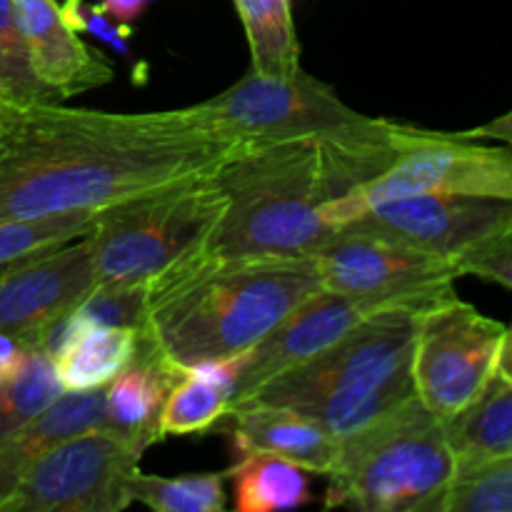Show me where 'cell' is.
I'll return each instance as SVG.
<instances>
[{"label":"cell","mask_w":512,"mask_h":512,"mask_svg":"<svg viewBox=\"0 0 512 512\" xmlns=\"http://www.w3.org/2000/svg\"><path fill=\"white\" fill-rule=\"evenodd\" d=\"M38 103H63L55 90L40 83L30 68L28 48L15 18L13 0H0V105L25 108Z\"/></svg>","instance_id":"obj_25"},{"label":"cell","mask_w":512,"mask_h":512,"mask_svg":"<svg viewBox=\"0 0 512 512\" xmlns=\"http://www.w3.org/2000/svg\"><path fill=\"white\" fill-rule=\"evenodd\" d=\"M233 423V443L240 453H270L303 470L328 478L340 455V438L325 425L283 405L245 403L225 413Z\"/></svg>","instance_id":"obj_17"},{"label":"cell","mask_w":512,"mask_h":512,"mask_svg":"<svg viewBox=\"0 0 512 512\" xmlns=\"http://www.w3.org/2000/svg\"><path fill=\"white\" fill-rule=\"evenodd\" d=\"M228 413V395L210 380L185 368L165 398L160 430L163 435H193L213 428Z\"/></svg>","instance_id":"obj_26"},{"label":"cell","mask_w":512,"mask_h":512,"mask_svg":"<svg viewBox=\"0 0 512 512\" xmlns=\"http://www.w3.org/2000/svg\"><path fill=\"white\" fill-rule=\"evenodd\" d=\"M238 143L190 105L158 113L0 105V223L95 213L200 178Z\"/></svg>","instance_id":"obj_1"},{"label":"cell","mask_w":512,"mask_h":512,"mask_svg":"<svg viewBox=\"0 0 512 512\" xmlns=\"http://www.w3.org/2000/svg\"><path fill=\"white\" fill-rule=\"evenodd\" d=\"M238 512H278L303 508L313 500L308 470L270 453H243L228 470Z\"/></svg>","instance_id":"obj_21"},{"label":"cell","mask_w":512,"mask_h":512,"mask_svg":"<svg viewBox=\"0 0 512 512\" xmlns=\"http://www.w3.org/2000/svg\"><path fill=\"white\" fill-rule=\"evenodd\" d=\"M148 3H153V0H148Z\"/></svg>","instance_id":"obj_35"},{"label":"cell","mask_w":512,"mask_h":512,"mask_svg":"<svg viewBox=\"0 0 512 512\" xmlns=\"http://www.w3.org/2000/svg\"><path fill=\"white\" fill-rule=\"evenodd\" d=\"M458 470L512 455V380L490 378L483 393L445 420Z\"/></svg>","instance_id":"obj_19"},{"label":"cell","mask_w":512,"mask_h":512,"mask_svg":"<svg viewBox=\"0 0 512 512\" xmlns=\"http://www.w3.org/2000/svg\"><path fill=\"white\" fill-rule=\"evenodd\" d=\"M398 303H410V300L363 298V295L318 288L248 350V363L235 385L228 410L245 405L260 388L313 360L370 315Z\"/></svg>","instance_id":"obj_13"},{"label":"cell","mask_w":512,"mask_h":512,"mask_svg":"<svg viewBox=\"0 0 512 512\" xmlns=\"http://www.w3.org/2000/svg\"><path fill=\"white\" fill-rule=\"evenodd\" d=\"M338 230L375 235L440 258L458 260L512 233V200L420 193L385 200Z\"/></svg>","instance_id":"obj_12"},{"label":"cell","mask_w":512,"mask_h":512,"mask_svg":"<svg viewBox=\"0 0 512 512\" xmlns=\"http://www.w3.org/2000/svg\"><path fill=\"white\" fill-rule=\"evenodd\" d=\"M458 135H463V138H470V140H500V143H505L508 148H512V110L510 113L488 120V123L478 125V128L463 130V133Z\"/></svg>","instance_id":"obj_32"},{"label":"cell","mask_w":512,"mask_h":512,"mask_svg":"<svg viewBox=\"0 0 512 512\" xmlns=\"http://www.w3.org/2000/svg\"><path fill=\"white\" fill-rule=\"evenodd\" d=\"M185 373L150 333L138 335L125 368L103 388V418L98 430L123 440L138 453L165 438L160 430L165 398Z\"/></svg>","instance_id":"obj_15"},{"label":"cell","mask_w":512,"mask_h":512,"mask_svg":"<svg viewBox=\"0 0 512 512\" xmlns=\"http://www.w3.org/2000/svg\"><path fill=\"white\" fill-rule=\"evenodd\" d=\"M250 45L253 73L290 78L300 70V43L290 0H233Z\"/></svg>","instance_id":"obj_22"},{"label":"cell","mask_w":512,"mask_h":512,"mask_svg":"<svg viewBox=\"0 0 512 512\" xmlns=\"http://www.w3.org/2000/svg\"><path fill=\"white\" fill-rule=\"evenodd\" d=\"M225 208L208 173L95 210L88 238L98 285L153 280L200 253Z\"/></svg>","instance_id":"obj_6"},{"label":"cell","mask_w":512,"mask_h":512,"mask_svg":"<svg viewBox=\"0 0 512 512\" xmlns=\"http://www.w3.org/2000/svg\"><path fill=\"white\" fill-rule=\"evenodd\" d=\"M13 8L30 68L60 100L100 88L115 78L113 65L65 23L58 0H13Z\"/></svg>","instance_id":"obj_16"},{"label":"cell","mask_w":512,"mask_h":512,"mask_svg":"<svg viewBox=\"0 0 512 512\" xmlns=\"http://www.w3.org/2000/svg\"><path fill=\"white\" fill-rule=\"evenodd\" d=\"M75 313L90 325L125 328L138 335L150 333V280L95 285Z\"/></svg>","instance_id":"obj_29"},{"label":"cell","mask_w":512,"mask_h":512,"mask_svg":"<svg viewBox=\"0 0 512 512\" xmlns=\"http://www.w3.org/2000/svg\"><path fill=\"white\" fill-rule=\"evenodd\" d=\"M95 213H65L50 218L0 223V268L28 255L58 248V245L88 235Z\"/></svg>","instance_id":"obj_27"},{"label":"cell","mask_w":512,"mask_h":512,"mask_svg":"<svg viewBox=\"0 0 512 512\" xmlns=\"http://www.w3.org/2000/svg\"><path fill=\"white\" fill-rule=\"evenodd\" d=\"M103 395V388L83 393L65 390L48 408L0 443V505L48 450L83 430L98 428L103 418Z\"/></svg>","instance_id":"obj_18"},{"label":"cell","mask_w":512,"mask_h":512,"mask_svg":"<svg viewBox=\"0 0 512 512\" xmlns=\"http://www.w3.org/2000/svg\"><path fill=\"white\" fill-rule=\"evenodd\" d=\"M443 512H512V455L458 470Z\"/></svg>","instance_id":"obj_28"},{"label":"cell","mask_w":512,"mask_h":512,"mask_svg":"<svg viewBox=\"0 0 512 512\" xmlns=\"http://www.w3.org/2000/svg\"><path fill=\"white\" fill-rule=\"evenodd\" d=\"M433 303L438 300H410L370 315L313 360L260 388L248 403L298 410L340 440L368 428L415 395V330L420 313Z\"/></svg>","instance_id":"obj_4"},{"label":"cell","mask_w":512,"mask_h":512,"mask_svg":"<svg viewBox=\"0 0 512 512\" xmlns=\"http://www.w3.org/2000/svg\"><path fill=\"white\" fill-rule=\"evenodd\" d=\"M225 480L228 473L160 478L138 470L130 480V498L155 512H223L228 508Z\"/></svg>","instance_id":"obj_24"},{"label":"cell","mask_w":512,"mask_h":512,"mask_svg":"<svg viewBox=\"0 0 512 512\" xmlns=\"http://www.w3.org/2000/svg\"><path fill=\"white\" fill-rule=\"evenodd\" d=\"M445 193L512 200V148H488L458 133L413 128L405 150L378 178L320 208L333 230L385 200Z\"/></svg>","instance_id":"obj_7"},{"label":"cell","mask_w":512,"mask_h":512,"mask_svg":"<svg viewBox=\"0 0 512 512\" xmlns=\"http://www.w3.org/2000/svg\"><path fill=\"white\" fill-rule=\"evenodd\" d=\"M145 5H148V0H103L100 8L118 23L133 25L145 13Z\"/></svg>","instance_id":"obj_33"},{"label":"cell","mask_w":512,"mask_h":512,"mask_svg":"<svg viewBox=\"0 0 512 512\" xmlns=\"http://www.w3.org/2000/svg\"><path fill=\"white\" fill-rule=\"evenodd\" d=\"M65 393L55 375L53 358L33 338L25 358L8 373H0V443L43 408Z\"/></svg>","instance_id":"obj_23"},{"label":"cell","mask_w":512,"mask_h":512,"mask_svg":"<svg viewBox=\"0 0 512 512\" xmlns=\"http://www.w3.org/2000/svg\"><path fill=\"white\" fill-rule=\"evenodd\" d=\"M505 330L458 295L428 305L415 330V398L440 420L468 408L498 370Z\"/></svg>","instance_id":"obj_9"},{"label":"cell","mask_w":512,"mask_h":512,"mask_svg":"<svg viewBox=\"0 0 512 512\" xmlns=\"http://www.w3.org/2000/svg\"><path fill=\"white\" fill-rule=\"evenodd\" d=\"M60 10H63L65 23L73 30L95 35L118 53H128V38L133 35V25L118 23L100 5H88L85 0H65Z\"/></svg>","instance_id":"obj_30"},{"label":"cell","mask_w":512,"mask_h":512,"mask_svg":"<svg viewBox=\"0 0 512 512\" xmlns=\"http://www.w3.org/2000/svg\"><path fill=\"white\" fill-rule=\"evenodd\" d=\"M98 285L88 235L5 265L0 273V335L30 338L73 313Z\"/></svg>","instance_id":"obj_14"},{"label":"cell","mask_w":512,"mask_h":512,"mask_svg":"<svg viewBox=\"0 0 512 512\" xmlns=\"http://www.w3.org/2000/svg\"><path fill=\"white\" fill-rule=\"evenodd\" d=\"M495 373L500 378L512 380V328L505 330L503 335V345H500V355H498V370Z\"/></svg>","instance_id":"obj_34"},{"label":"cell","mask_w":512,"mask_h":512,"mask_svg":"<svg viewBox=\"0 0 512 512\" xmlns=\"http://www.w3.org/2000/svg\"><path fill=\"white\" fill-rule=\"evenodd\" d=\"M190 110L215 133L233 140L298 135L335 140L370 133L383 125L380 118L345 105L328 83L303 68L290 78L248 73L215 98L190 105Z\"/></svg>","instance_id":"obj_8"},{"label":"cell","mask_w":512,"mask_h":512,"mask_svg":"<svg viewBox=\"0 0 512 512\" xmlns=\"http://www.w3.org/2000/svg\"><path fill=\"white\" fill-rule=\"evenodd\" d=\"M310 258L323 288L363 298L440 300L463 278L458 260L355 230H335Z\"/></svg>","instance_id":"obj_11"},{"label":"cell","mask_w":512,"mask_h":512,"mask_svg":"<svg viewBox=\"0 0 512 512\" xmlns=\"http://www.w3.org/2000/svg\"><path fill=\"white\" fill-rule=\"evenodd\" d=\"M455 475L458 460L448 443L445 420L413 395L368 428L340 440L325 508L443 512Z\"/></svg>","instance_id":"obj_5"},{"label":"cell","mask_w":512,"mask_h":512,"mask_svg":"<svg viewBox=\"0 0 512 512\" xmlns=\"http://www.w3.org/2000/svg\"><path fill=\"white\" fill-rule=\"evenodd\" d=\"M323 288L310 255L195 253L150 280V335L180 365L245 353Z\"/></svg>","instance_id":"obj_3"},{"label":"cell","mask_w":512,"mask_h":512,"mask_svg":"<svg viewBox=\"0 0 512 512\" xmlns=\"http://www.w3.org/2000/svg\"><path fill=\"white\" fill-rule=\"evenodd\" d=\"M143 453L98 428L65 438L23 475L0 512H123Z\"/></svg>","instance_id":"obj_10"},{"label":"cell","mask_w":512,"mask_h":512,"mask_svg":"<svg viewBox=\"0 0 512 512\" xmlns=\"http://www.w3.org/2000/svg\"><path fill=\"white\" fill-rule=\"evenodd\" d=\"M138 333L125 328L85 323L80 333L53 358L55 375L63 390L105 388L133 355Z\"/></svg>","instance_id":"obj_20"},{"label":"cell","mask_w":512,"mask_h":512,"mask_svg":"<svg viewBox=\"0 0 512 512\" xmlns=\"http://www.w3.org/2000/svg\"><path fill=\"white\" fill-rule=\"evenodd\" d=\"M460 273L490 280L512 290V233L478 245L458 258Z\"/></svg>","instance_id":"obj_31"},{"label":"cell","mask_w":512,"mask_h":512,"mask_svg":"<svg viewBox=\"0 0 512 512\" xmlns=\"http://www.w3.org/2000/svg\"><path fill=\"white\" fill-rule=\"evenodd\" d=\"M410 125L390 123L348 138L240 140L210 173L228 198L210 233V255H313L335 235L320 208L398 160Z\"/></svg>","instance_id":"obj_2"}]
</instances>
